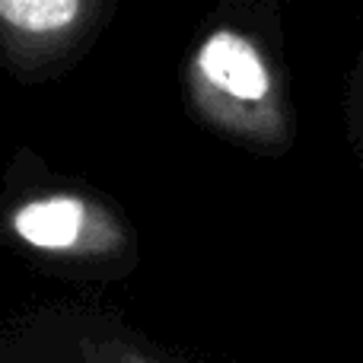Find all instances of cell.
Masks as SVG:
<instances>
[{
    "label": "cell",
    "mask_w": 363,
    "mask_h": 363,
    "mask_svg": "<svg viewBox=\"0 0 363 363\" xmlns=\"http://www.w3.org/2000/svg\"><path fill=\"white\" fill-rule=\"evenodd\" d=\"M345 134L347 144L354 150V160H357L360 172H363V48L354 57L351 70H347V83H345Z\"/></svg>",
    "instance_id": "277c9868"
},
{
    "label": "cell",
    "mask_w": 363,
    "mask_h": 363,
    "mask_svg": "<svg viewBox=\"0 0 363 363\" xmlns=\"http://www.w3.org/2000/svg\"><path fill=\"white\" fill-rule=\"evenodd\" d=\"M108 0H0V51L19 70L67 57L102 19Z\"/></svg>",
    "instance_id": "3957f363"
},
{
    "label": "cell",
    "mask_w": 363,
    "mask_h": 363,
    "mask_svg": "<svg viewBox=\"0 0 363 363\" xmlns=\"http://www.w3.org/2000/svg\"><path fill=\"white\" fill-rule=\"evenodd\" d=\"M6 230L26 249L67 262H106L131 245L125 220L80 191H42L6 213Z\"/></svg>",
    "instance_id": "7a4b0ae2"
},
{
    "label": "cell",
    "mask_w": 363,
    "mask_h": 363,
    "mask_svg": "<svg viewBox=\"0 0 363 363\" xmlns=\"http://www.w3.org/2000/svg\"><path fill=\"white\" fill-rule=\"evenodd\" d=\"M83 354L89 363H153L150 357H144L140 351L121 345V341H86Z\"/></svg>",
    "instance_id": "5b68a950"
},
{
    "label": "cell",
    "mask_w": 363,
    "mask_h": 363,
    "mask_svg": "<svg viewBox=\"0 0 363 363\" xmlns=\"http://www.w3.org/2000/svg\"><path fill=\"white\" fill-rule=\"evenodd\" d=\"M185 93L211 131L262 153H284L296 121L284 61L262 32L217 23L198 38L185 64Z\"/></svg>",
    "instance_id": "6da1fadb"
}]
</instances>
